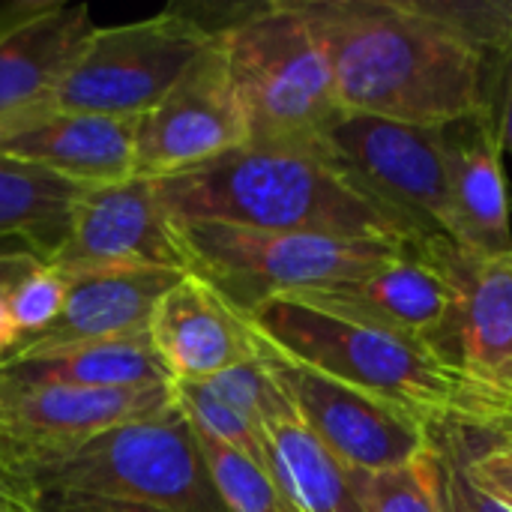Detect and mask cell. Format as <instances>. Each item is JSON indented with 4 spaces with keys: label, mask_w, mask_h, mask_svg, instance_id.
<instances>
[{
    "label": "cell",
    "mask_w": 512,
    "mask_h": 512,
    "mask_svg": "<svg viewBox=\"0 0 512 512\" xmlns=\"http://www.w3.org/2000/svg\"><path fill=\"white\" fill-rule=\"evenodd\" d=\"M342 111L453 126L498 111L512 3L300 0Z\"/></svg>",
    "instance_id": "cell-1"
},
{
    "label": "cell",
    "mask_w": 512,
    "mask_h": 512,
    "mask_svg": "<svg viewBox=\"0 0 512 512\" xmlns=\"http://www.w3.org/2000/svg\"><path fill=\"white\" fill-rule=\"evenodd\" d=\"M153 183L165 213L177 222L384 240L417 249L447 240L366 192L324 147L243 144Z\"/></svg>",
    "instance_id": "cell-2"
},
{
    "label": "cell",
    "mask_w": 512,
    "mask_h": 512,
    "mask_svg": "<svg viewBox=\"0 0 512 512\" xmlns=\"http://www.w3.org/2000/svg\"><path fill=\"white\" fill-rule=\"evenodd\" d=\"M288 360L363 390L423 423H444L468 384L429 342L276 297L243 318Z\"/></svg>",
    "instance_id": "cell-3"
},
{
    "label": "cell",
    "mask_w": 512,
    "mask_h": 512,
    "mask_svg": "<svg viewBox=\"0 0 512 512\" xmlns=\"http://www.w3.org/2000/svg\"><path fill=\"white\" fill-rule=\"evenodd\" d=\"M249 141L318 150L342 114L327 51L294 3H264L213 24Z\"/></svg>",
    "instance_id": "cell-4"
},
{
    "label": "cell",
    "mask_w": 512,
    "mask_h": 512,
    "mask_svg": "<svg viewBox=\"0 0 512 512\" xmlns=\"http://www.w3.org/2000/svg\"><path fill=\"white\" fill-rule=\"evenodd\" d=\"M0 486L84 492L162 512H228L195 429L174 402L159 414L111 426L45 465L3 477Z\"/></svg>",
    "instance_id": "cell-5"
},
{
    "label": "cell",
    "mask_w": 512,
    "mask_h": 512,
    "mask_svg": "<svg viewBox=\"0 0 512 512\" xmlns=\"http://www.w3.org/2000/svg\"><path fill=\"white\" fill-rule=\"evenodd\" d=\"M171 222L186 255V273L201 279L240 318L267 300L357 279L417 249L384 240L255 231L222 222Z\"/></svg>",
    "instance_id": "cell-6"
},
{
    "label": "cell",
    "mask_w": 512,
    "mask_h": 512,
    "mask_svg": "<svg viewBox=\"0 0 512 512\" xmlns=\"http://www.w3.org/2000/svg\"><path fill=\"white\" fill-rule=\"evenodd\" d=\"M210 39L213 27L183 9L93 27L48 99L45 114L138 120L168 96Z\"/></svg>",
    "instance_id": "cell-7"
},
{
    "label": "cell",
    "mask_w": 512,
    "mask_h": 512,
    "mask_svg": "<svg viewBox=\"0 0 512 512\" xmlns=\"http://www.w3.org/2000/svg\"><path fill=\"white\" fill-rule=\"evenodd\" d=\"M255 351L282 387L297 420L342 468L357 474H387L402 471L429 453V423L288 360L258 333Z\"/></svg>",
    "instance_id": "cell-8"
},
{
    "label": "cell",
    "mask_w": 512,
    "mask_h": 512,
    "mask_svg": "<svg viewBox=\"0 0 512 512\" xmlns=\"http://www.w3.org/2000/svg\"><path fill=\"white\" fill-rule=\"evenodd\" d=\"M321 147L378 201L447 237L450 159L444 126H411L342 111L324 132Z\"/></svg>",
    "instance_id": "cell-9"
},
{
    "label": "cell",
    "mask_w": 512,
    "mask_h": 512,
    "mask_svg": "<svg viewBox=\"0 0 512 512\" xmlns=\"http://www.w3.org/2000/svg\"><path fill=\"white\" fill-rule=\"evenodd\" d=\"M465 261L468 258L444 240L429 249H414L405 258L357 279L303 291L288 300L345 321L423 339L441 354V342L447 339L459 309Z\"/></svg>",
    "instance_id": "cell-10"
},
{
    "label": "cell",
    "mask_w": 512,
    "mask_h": 512,
    "mask_svg": "<svg viewBox=\"0 0 512 512\" xmlns=\"http://www.w3.org/2000/svg\"><path fill=\"white\" fill-rule=\"evenodd\" d=\"M246 141V120L228 78L219 33L213 30L207 48L168 96L138 117L132 177H174L243 147Z\"/></svg>",
    "instance_id": "cell-11"
},
{
    "label": "cell",
    "mask_w": 512,
    "mask_h": 512,
    "mask_svg": "<svg viewBox=\"0 0 512 512\" xmlns=\"http://www.w3.org/2000/svg\"><path fill=\"white\" fill-rule=\"evenodd\" d=\"M171 384L150 390L0 387V480L45 465L99 432L165 411Z\"/></svg>",
    "instance_id": "cell-12"
},
{
    "label": "cell",
    "mask_w": 512,
    "mask_h": 512,
    "mask_svg": "<svg viewBox=\"0 0 512 512\" xmlns=\"http://www.w3.org/2000/svg\"><path fill=\"white\" fill-rule=\"evenodd\" d=\"M45 264L57 273L108 267H162L186 273L174 222L156 195V183L144 177L87 189L75 204L66 240Z\"/></svg>",
    "instance_id": "cell-13"
},
{
    "label": "cell",
    "mask_w": 512,
    "mask_h": 512,
    "mask_svg": "<svg viewBox=\"0 0 512 512\" xmlns=\"http://www.w3.org/2000/svg\"><path fill=\"white\" fill-rule=\"evenodd\" d=\"M60 276L66 279L60 315L54 318V324L21 342L6 357L66 348L78 342L144 336L156 303L186 273L162 270V267H108V270H78Z\"/></svg>",
    "instance_id": "cell-14"
},
{
    "label": "cell",
    "mask_w": 512,
    "mask_h": 512,
    "mask_svg": "<svg viewBox=\"0 0 512 512\" xmlns=\"http://www.w3.org/2000/svg\"><path fill=\"white\" fill-rule=\"evenodd\" d=\"M444 129L450 159L447 237L471 261L507 255L512 252V225L498 111Z\"/></svg>",
    "instance_id": "cell-15"
},
{
    "label": "cell",
    "mask_w": 512,
    "mask_h": 512,
    "mask_svg": "<svg viewBox=\"0 0 512 512\" xmlns=\"http://www.w3.org/2000/svg\"><path fill=\"white\" fill-rule=\"evenodd\" d=\"M147 339L171 381H207L255 357L252 327L189 273L156 303Z\"/></svg>",
    "instance_id": "cell-16"
},
{
    "label": "cell",
    "mask_w": 512,
    "mask_h": 512,
    "mask_svg": "<svg viewBox=\"0 0 512 512\" xmlns=\"http://www.w3.org/2000/svg\"><path fill=\"white\" fill-rule=\"evenodd\" d=\"M96 24L87 3H51L0 42V138L45 117L48 99Z\"/></svg>",
    "instance_id": "cell-17"
},
{
    "label": "cell",
    "mask_w": 512,
    "mask_h": 512,
    "mask_svg": "<svg viewBox=\"0 0 512 512\" xmlns=\"http://www.w3.org/2000/svg\"><path fill=\"white\" fill-rule=\"evenodd\" d=\"M135 123L99 114H45L0 138V153L48 168L78 186H111L132 177Z\"/></svg>",
    "instance_id": "cell-18"
},
{
    "label": "cell",
    "mask_w": 512,
    "mask_h": 512,
    "mask_svg": "<svg viewBox=\"0 0 512 512\" xmlns=\"http://www.w3.org/2000/svg\"><path fill=\"white\" fill-rule=\"evenodd\" d=\"M441 357L474 384L512 390V252L465 261Z\"/></svg>",
    "instance_id": "cell-19"
},
{
    "label": "cell",
    "mask_w": 512,
    "mask_h": 512,
    "mask_svg": "<svg viewBox=\"0 0 512 512\" xmlns=\"http://www.w3.org/2000/svg\"><path fill=\"white\" fill-rule=\"evenodd\" d=\"M165 384H171V375L156 357L147 333L0 360V387L150 390Z\"/></svg>",
    "instance_id": "cell-20"
},
{
    "label": "cell",
    "mask_w": 512,
    "mask_h": 512,
    "mask_svg": "<svg viewBox=\"0 0 512 512\" xmlns=\"http://www.w3.org/2000/svg\"><path fill=\"white\" fill-rule=\"evenodd\" d=\"M84 192L87 186L0 153V237H18L48 261L66 240Z\"/></svg>",
    "instance_id": "cell-21"
},
{
    "label": "cell",
    "mask_w": 512,
    "mask_h": 512,
    "mask_svg": "<svg viewBox=\"0 0 512 512\" xmlns=\"http://www.w3.org/2000/svg\"><path fill=\"white\" fill-rule=\"evenodd\" d=\"M264 462L294 512H366L348 468L297 417L264 432Z\"/></svg>",
    "instance_id": "cell-22"
},
{
    "label": "cell",
    "mask_w": 512,
    "mask_h": 512,
    "mask_svg": "<svg viewBox=\"0 0 512 512\" xmlns=\"http://www.w3.org/2000/svg\"><path fill=\"white\" fill-rule=\"evenodd\" d=\"M192 426V423H189ZM210 480L228 512H294L264 462L195 432Z\"/></svg>",
    "instance_id": "cell-23"
},
{
    "label": "cell",
    "mask_w": 512,
    "mask_h": 512,
    "mask_svg": "<svg viewBox=\"0 0 512 512\" xmlns=\"http://www.w3.org/2000/svg\"><path fill=\"white\" fill-rule=\"evenodd\" d=\"M228 408H234L243 420H249L261 435L279 423V420H294V408L285 399L282 387L276 384V378L270 375V369L261 363L258 351L252 360L231 366L213 378L204 381Z\"/></svg>",
    "instance_id": "cell-24"
},
{
    "label": "cell",
    "mask_w": 512,
    "mask_h": 512,
    "mask_svg": "<svg viewBox=\"0 0 512 512\" xmlns=\"http://www.w3.org/2000/svg\"><path fill=\"white\" fill-rule=\"evenodd\" d=\"M171 393L174 405L186 414L195 432L264 462V435L234 408H228L204 381H171Z\"/></svg>",
    "instance_id": "cell-25"
},
{
    "label": "cell",
    "mask_w": 512,
    "mask_h": 512,
    "mask_svg": "<svg viewBox=\"0 0 512 512\" xmlns=\"http://www.w3.org/2000/svg\"><path fill=\"white\" fill-rule=\"evenodd\" d=\"M429 435L459 462L465 477H471L477 486L489 489L512 507V444L483 438L450 420L432 423Z\"/></svg>",
    "instance_id": "cell-26"
},
{
    "label": "cell",
    "mask_w": 512,
    "mask_h": 512,
    "mask_svg": "<svg viewBox=\"0 0 512 512\" xmlns=\"http://www.w3.org/2000/svg\"><path fill=\"white\" fill-rule=\"evenodd\" d=\"M348 474L366 512H441L435 492L432 447L420 462L402 471H387V474L348 471Z\"/></svg>",
    "instance_id": "cell-27"
},
{
    "label": "cell",
    "mask_w": 512,
    "mask_h": 512,
    "mask_svg": "<svg viewBox=\"0 0 512 512\" xmlns=\"http://www.w3.org/2000/svg\"><path fill=\"white\" fill-rule=\"evenodd\" d=\"M63 294H66V279L45 261H36L15 282V288L9 291V324H12L15 342L6 354H12L30 336L42 333L48 324H54V318L63 309Z\"/></svg>",
    "instance_id": "cell-28"
},
{
    "label": "cell",
    "mask_w": 512,
    "mask_h": 512,
    "mask_svg": "<svg viewBox=\"0 0 512 512\" xmlns=\"http://www.w3.org/2000/svg\"><path fill=\"white\" fill-rule=\"evenodd\" d=\"M0 512H162L144 504L63 492V489H18L0 486Z\"/></svg>",
    "instance_id": "cell-29"
},
{
    "label": "cell",
    "mask_w": 512,
    "mask_h": 512,
    "mask_svg": "<svg viewBox=\"0 0 512 512\" xmlns=\"http://www.w3.org/2000/svg\"><path fill=\"white\" fill-rule=\"evenodd\" d=\"M483 438L512 444V390H495L468 378L456 411L447 417Z\"/></svg>",
    "instance_id": "cell-30"
},
{
    "label": "cell",
    "mask_w": 512,
    "mask_h": 512,
    "mask_svg": "<svg viewBox=\"0 0 512 512\" xmlns=\"http://www.w3.org/2000/svg\"><path fill=\"white\" fill-rule=\"evenodd\" d=\"M42 258L36 255H24V258H6L0 261V357L12 348L15 342V333H12V324H9V291L15 288V282Z\"/></svg>",
    "instance_id": "cell-31"
},
{
    "label": "cell",
    "mask_w": 512,
    "mask_h": 512,
    "mask_svg": "<svg viewBox=\"0 0 512 512\" xmlns=\"http://www.w3.org/2000/svg\"><path fill=\"white\" fill-rule=\"evenodd\" d=\"M432 438V435H429ZM435 447H441L438 441H432ZM444 450V447H441ZM447 453V450H444ZM450 456V453H447ZM450 462H453V474H456V489H459V498H462V507L465 512H512V507L507 501H501L498 495H492L489 489H483V486H477L471 477H465L462 474V468H459V462L450 456Z\"/></svg>",
    "instance_id": "cell-32"
},
{
    "label": "cell",
    "mask_w": 512,
    "mask_h": 512,
    "mask_svg": "<svg viewBox=\"0 0 512 512\" xmlns=\"http://www.w3.org/2000/svg\"><path fill=\"white\" fill-rule=\"evenodd\" d=\"M432 441V438H429ZM432 465H435V492H438V507L441 512H465L459 489H456V474H453V462L450 456L432 444Z\"/></svg>",
    "instance_id": "cell-33"
},
{
    "label": "cell",
    "mask_w": 512,
    "mask_h": 512,
    "mask_svg": "<svg viewBox=\"0 0 512 512\" xmlns=\"http://www.w3.org/2000/svg\"><path fill=\"white\" fill-rule=\"evenodd\" d=\"M498 123H501V141L504 150L512 153V30L504 57H501V84H498Z\"/></svg>",
    "instance_id": "cell-34"
},
{
    "label": "cell",
    "mask_w": 512,
    "mask_h": 512,
    "mask_svg": "<svg viewBox=\"0 0 512 512\" xmlns=\"http://www.w3.org/2000/svg\"><path fill=\"white\" fill-rule=\"evenodd\" d=\"M51 3H54V0H12V3H3V6H0V42H3L12 30L24 27L27 21H33L36 15H42Z\"/></svg>",
    "instance_id": "cell-35"
},
{
    "label": "cell",
    "mask_w": 512,
    "mask_h": 512,
    "mask_svg": "<svg viewBox=\"0 0 512 512\" xmlns=\"http://www.w3.org/2000/svg\"><path fill=\"white\" fill-rule=\"evenodd\" d=\"M24 255H36L30 249V243H24L18 237H0V261H6V258H24Z\"/></svg>",
    "instance_id": "cell-36"
}]
</instances>
